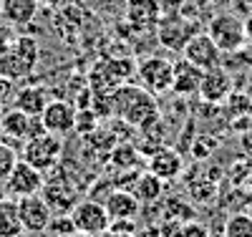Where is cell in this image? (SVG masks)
<instances>
[{
  "instance_id": "1",
  "label": "cell",
  "mask_w": 252,
  "mask_h": 237,
  "mask_svg": "<svg viewBox=\"0 0 252 237\" xmlns=\"http://www.w3.org/2000/svg\"><path fill=\"white\" fill-rule=\"evenodd\" d=\"M111 109L131 126H149L157 119V101L144 86L124 83L111 91Z\"/></svg>"
},
{
  "instance_id": "2",
  "label": "cell",
  "mask_w": 252,
  "mask_h": 237,
  "mask_svg": "<svg viewBox=\"0 0 252 237\" xmlns=\"http://www.w3.org/2000/svg\"><path fill=\"white\" fill-rule=\"evenodd\" d=\"M207 33L217 43V48L222 53H235L245 48V20L237 13H217L215 18H209Z\"/></svg>"
},
{
  "instance_id": "3",
  "label": "cell",
  "mask_w": 252,
  "mask_h": 237,
  "mask_svg": "<svg viewBox=\"0 0 252 237\" xmlns=\"http://www.w3.org/2000/svg\"><path fill=\"white\" fill-rule=\"evenodd\" d=\"M61 152H63V136H56L46 132V129H40L38 134L23 141V162L33 164L40 171L56 167V162L61 159Z\"/></svg>"
},
{
  "instance_id": "4",
  "label": "cell",
  "mask_w": 252,
  "mask_h": 237,
  "mask_svg": "<svg viewBox=\"0 0 252 237\" xmlns=\"http://www.w3.org/2000/svg\"><path fill=\"white\" fill-rule=\"evenodd\" d=\"M134 73V61L131 58H114V61H101L91 71V91L111 94L119 86L129 83Z\"/></svg>"
},
{
  "instance_id": "5",
  "label": "cell",
  "mask_w": 252,
  "mask_h": 237,
  "mask_svg": "<svg viewBox=\"0 0 252 237\" xmlns=\"http://www.w3.org/2000/svg\"><path fill=\"white\" fill-rule=\"evenodd\" d=\"M172 71H174V61L164 58V56H149V58L139 61V66H136V76L149 94L172 91Z\"/></svg>"
},
{
  "instance_id": "6",
  "label": "cell",
  "mask_w": 252,
  "mask_h": 237,
  "mask_svg": "<svg viewBox=\"0 0 252 237\" xmlns=\"http://www.w3.org/2000/svg\"><path fill=\"white\" fill-rule=\"evenodd\" d=\"M71 220H73V227L76 232L86 235V237H94L98 232H106L109 225H111V217L103 202L98 200H83V202H76L73 209H71Z\"/></svg>"
},
{
  "instance_id": "7",
  "label": "cell",
  "mask_w": 252,
  "mask_h": 237,
  "mask_svg": "<svg viewBox=\"0 0 252 237\" xmlns=\"http://www.w3.org/2000/svg\"><path fill=\"white\" fill-rule=\"evenodd\" d=\"M43 171L35 169L33 164L18 159V164L13 167V171L5 177V189H8V197H31V195H40L43 189Z\"/></svg>"
},
{
  "instance_id": "8",
  "label": "cell",
  "mask_w": 252,
  "mask_h": 237,
  "mask_svg": "<svg viewBox=\"0 0 252 237\" xmlns=\"http://www.w3.org/2000/svg\"><path fill=\"white\" fill-rule=\"evenodd\" d=\"M76 106L63 101V99H51L46 103L43 114H40V126L46 129V132L56 134V136H66L76 129Z\"/></svg>"
},
{
  "instance_id": "9",
  "label": "cell",
  "mask_w": 252,
  "mask_h": 237,
  "mask_svg": "<svg viewBox=\"0 0 252 237\" xmlns=\"http://www.w3.org/2000/svg\"><path fill=\"white\" fill-rule=\"evenodd\" d=\"M232 89H235V81H232V76H229V71L222 68V63H220V66H212V68L202 71V81H199L197 94L202 96V101L217 106V103L227 101V96L232 94Z\"/></svg>"
},
{
  "instance_id": "10",
  "label": "cell",
  "mask_w": 252,
  "mask_h": 237,
  "mask_svg": "<svg viewBox=\"0 0 252 237\" xmlns=\"http://www.w3.org/2000/svg\"><path fill=\"white\" fill-rule=\"evenodd\" d=\"M194 33H197L194 23L189 18H182V15H161L159 26H157L159 43L169 51H182Z\"/></svg>"
},
{
  "instance_id": "11",
  "label": "cell",
  "mask_w": 252,
  "mask_h": 237,
  "mask_svg": "<svg viewBox=\"0 0 252 237\" xmlns=\"http://www.w3.org/2000/svg\"><path fill=\"white\" fill-rule=\"evenodd\" d=\"M18 214H20L23 232H46L48 225H51V217H53L48 202L40 195L20 197L18 200Z\"/></svg>"
},
{
  "instance_id": "12",
  "label": "cell",
  "mask_w": 252,
  "mask_h": 237,
  "mask_svg": "<svg viewBox=\"0 0 252 237\" xmlns=\"http://www.w3.org/2000/svg\"><path fill=\"white\" fill-rule=\"evenodd\" d=\"M182 58H187L189 63L204 68H212L222 63V51L217 48V43L209 38V33H194L187 40V46L182 48Z\"/></svg>"
},
{
  "instance_id": "13",
  "label": "cell",
  "mask_w": 252,
  "mask_h": 237,
  "mask_svg": "<svg viewBox=\"0 0 252 237\" xmlns=\"http://www.w3.org/2000/svg\"><path fill=\"white\" fill-rule=\"evenodd\" d=\"M40 129H43V126H40V119H35V116H31L26 111H20V109H15V106H13L10 111H5L3 119H0V134L13 139V141H26L33 134H38Z\"/></svg>"
},
{
  "instance_id": "14",
  "label": "cell",
  "mask_w": 252,
  "mask_h": 237,
  "mask_svg": "<svg viewBox=\"0 0 252 237\" xmlns=\"http://www.w3.org/2000/svg\"><path fill=\"white\" fill-rule=\"evenodd\" d=\"M161 20L159 0H129L126 3V23L134 31H154Z\"/></svg>"
},
{
  "instance_id": "15",
  "label": "cell",
  "mask_w": 252,
  "mask_h": 237,
  "mask_svg": "<svg viewBox=\"0 0 252 237\" xmlns=\"http://www.w3.org/2000/svg\"><path fill=\"white\" fill-rule=\"evenodd\" d=\"M8 56H10V61L15 63L20 78H26V76L35 68V63H38V43H35L31 35H18V38H13V43H10Z\"/></svg>"
},
{
  "instance_id": "16",
  "label": "cell",
  "mask_w": 252,
  "mask_h": 237,
  "mask_svg": "<svg viewBox=\"0 0 252 237\" xmlns=\"http://www.w3.org/2000/svg\"><path fill=\"white\" fill-rule=\"evenodd\" d=\"M199 81H202V68L189 63L187 58L174 61V71H172V91L179 96H192L199 91Z\"/></svg>"
},
{
  "instance_id": "17",
  "label": "cell",
  "mask_w": 252,
  "mask_h": 237,
  "mask_svg": "<svg viewBox=\"0 0 252 237\" xmlns=\"http://www.w3.org/2000/svg\"><path fill=\"white\" fill-rule=\"evenodd\" d=\"M139 204L141 202L136 200V195H134V192H129V189H114L111 195L106 197V202H103V207H106L111 222L114 220H134L136 214H139Z\"/></svg>"
},
{
  "instance_id": "18",
  "label": "cell",
  "mask_w": 252,
  "mask_h": 237,
  "mask_svg": "<svg viewBox=\"0 0 252 237\" xmlns=\"http://www.w3.org/2000/svg\"><path fill=\"white\" fill-rule=\"evenodd\" d=\"M38 13V0H0V18L8 26H28Z\"/></svg>"
},
{
  "instance_id": "19",
  "label": "cell",
  "mask_w": 252,
  "mask_h": 237,
  "mask_svg": "<svg viewBox=\"0 0 252 237\" xmlns=\"http://www.w3.org/2000/svg\"><path fill=\"white\" fill-rule=\"evenodd\" d=\"M48 94L46 89H40V86H23V89H18L15 96H13V106L20 111H26L31 116H40L46 109V103H48Z\"/></svg>"
},
{
  "instance_id": "20",
  "label": "cell",
  "mask_w": 252,
  "mask_h": 237,
  "mask_svg": "<svg viewBox=\"0 0 252 237\" xmlns=\"http://www.w3.org/2000/svg\"><path fill=\"white\" fill-rule=\"evenodd\" d=\"M149 171L157 174L159 179L169 182L182 171V157L174 152V149H159V152H154L149 157Z\"/></svg>"
},
{
  "instance_id": "21",
  "label": "cell",
  "mask_w": 252,
  "mask_h": 237,
  "mask_svg": "<svg viewBox=\"0 0 252 237\" xmlns=\"http://www.w3.org/2000/svg\"><path fill=\"white\" fill-rule=\"evenodd\" d=\"M43 197L46 202H48V207L51 209H56V212H68V209H73V204H76V192H73V187H68V184H43Z\"/></svg>"
},
{
  "instance_id": "22",
  "label": "cell",
  "mask_w": 252,
  "mask_h": 237,
  "mask_svg": "<svg viewBox=\"0 0 252 237\" xmlns=\"http://www.w3.org/2000/svg\"><path fill=\"white\" fill-rule=\"evenodd\" d=\"M20 235H23V225H20L18 202L8 197L0 202V237H20Z\"/></svg>"
},
{
  "instance_id": "23",
  "label": "cell",
  "mask_w": 252,
  "mask_h": 237,
  "mask_svg": "<svg viewBox=\"0 0 252 237\" xmlns=\"http://www.w3.org/2000/svg\"><path fill=\"white\" fill-rule=\"evenodd\" d=\"M134 195L139 202H157L164 195V179H159L152 171H144L134 182Z\"/></svg>"
},
{
  "instance_id": "24",
  "label": "cell",
  "mask_w": 252,
  "mask_h": 237,
  "mask_svg": "<svg viewBox=\"0 0 252 237\" xmlns=\"http://www.w3.org/2000/svg\"><path fill=\"white\" fill-rule=\"evenodd\" d=\"M222 237H252V214L250 212H235L229 214Z\"/></svg>"
},
{
  "instance_id": "25",
  "label": "cell",
  "mask_w": 252,
  "mask_h": 237,
  "mask_svg": "<svg viewBox=\"0 0 252 237\" xmlns=\"http://www.w3.org/2000/svg\"><path fill=\"white\" fill-rule=\"evenodd\" d=\"M15 164H18V152L8 141H0V179L5 182V177L13 171Z\"/></svg>"
},
{
  "instance_id": "26",
  "label": "cell",
  "mask_w": 252,
  "mask_h": 237,
  "mask_svg": "<svg viewBox=\"0 0 252 237\" xmlns=\"http://www.w3.org/2000/svg\"><path fill=\"white\" fill-rule=\"evenodd\" d=\"M48 230H51V232H56V235H73V232H76L71 214H58V217H51Z\"/></svg>"
},
{
  "instance_id": "27",
  "label": "cell",
  "mask_w": 252,
  "mask_h": 237,
  "mask_svg": "<svg viewBox=\"0 0 252 237\" xmlns=\"http://www.w3.org/2000/svg\"><path fill=\"white\" fill-rule=\"evenodd\" d=\"M10 96H13V81L0 76V103H3V101H8Z\"/></svg>"
},
{
  "instance_id": "28",
  "label": "cell",
  "mask_w": 252,
  "mask_h": 237,
  "mask_svg": "<svg viewBox=\"0 0 252 237\" xmlns=\"http://www.w3.org/2000/svg\"><path fill=\"white\" fill-rule=\"evenodd\" d=\"M232 5H235V10H237L240 18H245V15L252 13V0H232Z\"/></svg>"
},
{
  "instance_id": "29",
  "label": "cell",
  "mask_w": 252,
  "mask_h": 237,
  "mask_svg": "<svg viewBox=\"0 0 252 237\" xmlns=\"http://www.w3.org/2000/svg\"><path fill=\"white\" fill-rule=\"evenodd\" d=\"M242 20H245V40H247V43H252V13H250V15H245Z\"/></svg>"
},
{
  "instance_id": "30",
  "label": "cell",
  "mask_w": 252,
  "mask_h": 237,
  "mask_svg": "<svg viewBox=\"0 0 252 237\" xmlns=\"http://www.w3.org/2000/svg\"><path fill=\"white\" fill-rule=\"evenodd\" d=\"M245 209L252 214V187H247V197H245Z\"/></svg>"
},
{
  "instance_id": "31",
  "label": "cell",
  "mask_w": 252,
  "mask_h": 237,
  "mask_svg": "<svg viewBox=\"0 0 252 237\" xmlns=\"http://www.w3.org/2000/svg\"><path fill=\"white\" fill-rule=\"evenodd\" d=\"M3 200H8V189H5V182L0 179V202H3Z\"/></svg>"
},
{
  "instance_id": "32",
  "label": "cell",
  "mask_w": 252,
  "mask_h": 237,
  "mask_svg": "<svg viewBox=\"0 0 252 237\" xmlns=\"http://www.w3.org/2000/svg\"><path fill=\"white\" fill-rule=\"evenodd\" d=\"M38 3H58V0H38Z\"/></svg>"
}]
</instances>
